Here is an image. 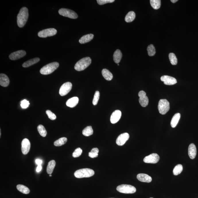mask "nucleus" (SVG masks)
Wrapping results in <instances>:
<instances>
[{
    "instance_id": "nucleus-3",
    "label": "nucleus",
    "mask_w": 198,
    "mask_h": 198,
    "mask_svg": "<svg viewBox=\"0 0 198 198\" xmlns=\"http://www.w3.org/2000/svg\"><path fill=\"white\" fill-rule=\"evenodd\" d=\"M59 66L57 62H53L46 65L41 69L40 72L42 75H47L50 74L57 69Z\"/></svg>"
},
{
    "instance_id": "nucleus-5",
    "label": "nucleus",
    "mask_w": 198,
    "mask_h": 198,
    "mask_svg": "<svg viewBox=\"0 0 198 198\" xmlns=\"http://www.w3.org/2000/svg\"><path fill=\"white\" fill-rule=\"evenodd\" d=\"M117 190L119 192L125 194H133L136 191V189L131 185L122 184L117 187Z\"/></svg>"
},
{
    "instance_id": "nucleus-24",
    "label": "nucleus",
    "mask_w": 198,
    "mask_h": 198,
    "mask_svg": "<svg viewBox=\"0 0 198 198\" xmlns=\"http://www.w3.org/2000/svg\"><path fill=\"white\" fill-rule=\"evenodd\" d=\"M180 114L179 113H177L174 115L172 119L171 122V125L172 127L175 128L176 127L178 122H179V119H180Z\"/></svg>"
},
{
    "instance_id": "nucleus-21",
    "label": "nucleus",
    "mask_w": 198,
    "mask_h": 198,
    "mask_svg": "<svg viewBox=\"0 0 198 198\" xmlns=\"http://www.w3.org/2000/svg\"><path fill=\"white\" fill-rule=\"evenodd\" d=\"M94 36L92 34H89L82 37L79 40V42L81 44H84L90 42L94 38Z\"/></svg>"
},
{
    "instance_id": "nucleus-34",
    "label": "nucleus",
    "mask_w": 198,
    "mask_h": 198,
    "mask_svg": "<svg viewBox=\"0 0 198 198\" xmlns=\"http://www.w3.org/2000/svg\"><path fill=\"white\" fill-rule=\"evenodd\" d=\"M169 58L170 62L172 65H176L177 64L178 60L176 55L173 53H170L169 55Z\"/></svg>"
},
{
    "instance_id": "nucleus-37",
    "label": "nucleus",
    "mask_w": 198,
    "mask_h": 198,
    "mask_svg": "<svg viewBox=\"0 0 198 198\" xmlns=\"http://www.w3.org/2000/svg\"><path fill=\"white\" fill-rule=\"evenodd\" d=\"M82 153V150L80 147L76 149L72 154V156L74 158H78L81 155Z\"/></svg>"
},
{
    "instance_id": "nucleus-7",
    "label": "nucleus",
    "mask_w": 198,
    "mask_h": 198,
    "mask_svg": "<svg viewBox=\"0 0 198 198\" xmlns=\"http://www.w3.org/2000/svg\"><path fill=\"white\" fill-rule=\"evenodd\" d=\"M59 13L60 15L63 16L68 17L72 19H76L78 18L77 13L70 9L61 8L59 9Z\"/></svg>"
},
{
    "instance_id": "nucleus-36",
    "label": "nucleus",
    "mask_w": 198,
    "mask_h": 198,
    "mask_svg": "<svg viewBox=\"0 0 198 198\" xmlns=\"http://www.w3.org/2000/svg\"><path fill=\"white\" fill-rule=\"evenodd\" d=\"M100 93L99 91H96L95 92L94 97L92 104L94 105H96L98 102L99 98H100Z\"/></svg>"
},
{
    "instance_id": "nucleus-27",
    "label": "nucleus",
    "mask_w": 198,
    "mask_h": 198,
    "mask_svg": "<svg viewBox=\"0 0 198 198\" xmlns=\"http://www.w3.org/2000/svg\"><path fill=\"white\" fill-rule=\"evenodd\" d=\"M135 18V14L134 11H130L127 13L125 17V20L127 22H130L134 21Z\"/></svg>"
},
{
    "instance_id": "nucleus-12",
    "label": "nucleus",
    "mask_w": 198,
    "mask_h": 198,
    "mask_svg": "<svg viewBox=\"0 0 198 198\" xmlns=\"http://www.w3.org/2000/svg\"><path fill=\"white\" fill-rule=\"evenodd\" d=\"M129 137H130V135L128 133H123L117 137L116 141V143L119 146H123L128 140Z\"/></svg>"
},
{
    "instance_id": "nucleus-32",
    "label": "nucleus",
    "mask_w": 198,
    "mask_h": 198,
    "mask_svg": "<svg viewBox=\"0 0 198 198\" xmlns=\"http://www.w3.org/2000/svg\"><path fill=\"white\" fill-rule=\"evenodd\" d=\"M183 166L181 164H179L175 166L173 171V173L174 175H178L180 174L183 171Z\"/></svg>"
},
{
    "instance_id": "nucleus-39",
    "label": "nucleus",
    "mask_w": 198,
    "mask_h": 198,
    "mask_svg": "<svg viewBox=\"0 0 198 198\" xmlns=\"http://www.w3.org/2000/svg\"><path fill=\"white\" fill-rule=\"evenodd\" d=\"M114 1V0H97V2L99 5H103L106 3H111Z\"/></svg>"
},
{
    "instance_id": "nucleus-13",
    "label": "nucleus",
    "mask_w": 198,
    "mask_h": 198,
    "mask_svg": "<svg viewBox=\"0 0 198 198\" xmlns=\"http://www.w3.org/2000/svg\"><path fill=\"white\" fill-rule=\"evenodd\" d=\"M31 147V143L30 141L27 138H25L22 143V154L24 155L28 154Z\"/></svg>"
},
{
    "instance_id": "nucleus-48",
    "label": "nucleus",
    "mask_w": 198,
    "mask_h": 198,
    "mask_svg": "<svg viewBox=\"0 0 198 198\" xmlns=\"http://www.w3.org/2000/svg\"><path fill=\"white\" fill-rule=\"evenodd\" d=\"M150 198H153V197H150Z\"/></svg>"
},
{
    "instance_id": "nucleus-28",
    "label": "nucleus",
    "mask_w": 198,
    "mask_h": 198,
    "mask_svg": "<svg viewBox=\"0 0 198 198\" xmlns=\"http://www.w3.org/2000/svg\"><path fill=\"white\" fill-rule=\"evenodd\" d=\"M17 189L20 192L25 194H28L30 193V190L28 187L23 185L19 184L17 186Z\"/></svg>"
},
{
    "instance_id": "nucleus-15",
    "label": "nucleus",
    "mask_w": 198,
    "mask_h": 198,
    "mask_svg": "<svg viewBox=\"0 0 198 198\" xmlns=\"http://www.w3.org/2000/svg\"><path fill=\"white\" fill-rule=\"evenodd\" d=\"M26 51L22 50L15 51L12 53L9 56V59L11 60H15L21 59L26 55Z\"/></svg>"
},
{
    "instance_id": "nucleus-11",
    "label": "nucleus",
    "mask_w": 198,
    "mask_h": 198,
    "mask_svg": "<svg viewBox=\"0 0 198 198\" xmlns=\"http://www.w3.org/2000/svg\"><path fill=\"white\" fill-rule=\"evenodd\" d=\"M138 96L139 97V102L141 106L145 107L149 103V99L146 95V93L144 91H141L138 93Z\"/></svg>"
},
{
    "instance_id": "nucleus-14",
    "label": "nucleus",
    "mask_w": 198,
    "mask_h": 198,
    "mask_svg": "<svg viewBox=\"0 0 198 198\" xmlns=\"http://www.w3.org/2000/svg\"><path fill=\"white\" fill-rule=\"evenodd\" d=\"M161 81L164 82L166 85H172L177 83V80L175 78L171 76L164 75L161 77Z\"/></svg>"
},
{
    "instance_id": "nucleus-29",
    "label": "nucleus",
    "mask_w": 198,
    "mask_h": 198,
    "mask_svg": "<svg viewBox=\"0 0 198 198\" xmlns=\"http://www.w3.org/2000/svg\"><path fill=\"white\" fill-rule=\"evenodd\" d=\"M82 134L86 137H88L92 135L93 134V130L92 129V127L88 126L86 127L83 130Z\"/></svg>"
},
{
    "instance_id": "nucleus-23",
    "label": "nucleus",
    "mask_w": 198,
    "mask_h": 198,
    "mask_svg": "<svg viewBox=\"0 0 198 198\" xmlns=\"http://www.w3.org/2000/svg\"><path fill=\"white\" fill-rule=\"evenodd\" d=\"M40 59L39 58H35L34 59H32L28 61L25 62L23 64H22V67L24 68H27L30 67L33 65L36 64L39 61Z\"/></svg>"
},
{
    "instance_id": "nucleus-2",
    "label": "nucleus",
    "mask_w": 198,
    "mask_h": 198,
    "mask_svg": "<svg viewBox=\"0 0 198 198\" xmlns=\"http://www.w3.org/2000/svg\"><path fill=\"white\" fill-rule=\"evenodd\" d=\"M92 63V59L89 57L83 58L76 63L74 68L76 71H80L84 70L88 68Z\"/></svg>"
},
{
    "instance_id": "nucleus-43",
    "label": "nucleus",
    "mask_w": 198,
    "mask_h": 198,
    "mask_svg": "<svg viewBox=\"0 0 198 198\" xmlns=\"http://www.w3.org/2000/svg\"><path fill=\"white\" fill-rule=\"evenodd\" d=\"M36 163L38 165H41L42 163V161L41 160L39 159H37L35 161Z\"/></svg>"
},
{
    "instance_id": "nucleus-10",
    "label": "nucleus",
    "mask_w": 198,
    "mask_h": 198,
    "mask_svg": "<svg viewBox=\"0 0 198 198\" xmlns=\"http://www.w3.org/2000/svg\"><path fill=\"white\" fill-rule=\"evenodd\" d=\"M160 160V157L158 154H152L145 157L143 162L146 163L155 164L158 163Z\"/></svg>"
},
{
    "instance_id": "nucleus-17",
    "label": "nucleus",
    "mask_w": 198,
    "mask_h": 198,
    "mask_svg": "<svg viewBox=\"0 0 198 198\" xmlns=\"http://www.w3.org/2000/svg\"><path fill=\"white\" fill-rule=\"evenodd\" d=\"M137 178L140 181L143 183H150L152 180L151 177L145 174H138L137 175Z\"/></svg>"
},
{
    "instance_id": "nucleus-4",
    "label": "nucleus",
    "mask_w": 198,
    "mask_h": 198,
    "mask_svg": "<svg viewBox=\"0 0 198 198\" xmlns=\"http://www.w3.org/2000/svg\"><path fill=\"white\" fill-rule=\"evenodd\" d=\"M95 172L94 170L90 168H83L78 170L75 172V177L78 178H89L93 176Z\"/></svg>"
},
{
    "instance_id": "nucleus-46",
    "label": "nucleus",
    "mask_w": 198,
    "mask_h": 198,
    "mask_svg": "<svg viewBox=\"0 0 198 198\" xmlns=\"http://www.w3.org/2000/svg\"><path fill=\"white\" fill-rule=\"evenodd\" d=\"M49 176L50 177H51V176H52V175H51V174H50Z\"/></svg>"
},
{
    "instance_id": "nucleus-20",
    "label": "nucleus",
    "mask_w": 198,
    "mask_h": 198,
    "mask_svg": "<svg viewBox=\"0 0 198 198\" xmlns=\"http://www.w3.org/2000/svg\"><path fill=\"white\" fill-rule=\"evenodd\" d=\"M79 99L77 97H73L69 99L66 102V105L70 108L76 106L78 103Z\"/></svg>"
},
{
    "instance_id": "nucleus-25",
    "label": "nucleus",
    "mask_w": 198,
    "mask_h": 198,
    "mask_svg": "<svg viewBox=\"0 0 198 198\" xmlns=\"http://www.w3.org/2000/svg\"><path fill=\"white\" fill-rule=\"evenodd\" d=\"M102 73L104 78L108 81H110L113 79V76L111 72L106 69H104L102 70Z\"/></svg>"
},
{
    "instance_id": "nucleus-6",
    "label": "nucleus",
    "mask_w": 198,
    "mask_h": 198,
    "mask_svg": "<svg viewBox=\"0 0 198 198\" xmlns=\"http://www.w3.org/2000/svg\"><path fill=\"white\" fill-rule=\"evenodd\" d=\"M158 108L161 114H166L169 110L170 103L166 99H161L158 102Z\"/></svg>"
},
{
    "instance_id": "nucleus-26",
    "label": "nucleus",
    "mask_w": 198,
    "mask_h": 198,
    "mask_svg": "<svg viewBox=\"0 0 198 198\" xmlns=\"http://www.w3.org/2000/svg\"><path fill=\"white\" fill-rule=\"evenodd\" d=\"M56 163L55 160H52L48 162L47 167V174H51L52 173L54 168H55Z\"/></svg>"
},
{
    "instance_id": "nucleus-8",
    "label": "nucleus",
    "mask_w": 198,
    "mask_h": 198,
    "mask_svg": "<svg viewBox=\"0 0 198 198\" xmlns=\"http://www.w3.org/2000/svg\"><path fill=\"white\" fill-rule=\"evenodd\" d=\"M57 31L56 29L50 28L45 29L39 32L38 36L40 38H45L56 35Z\"/></svg>"
},
{
    "instance_id": "nucleus-22",
    "label": "nucleus",
    "mask_w": 198,
    "mask_h": 198,
    "mask_svg": "<svg viewBox=\"0 0 198 198\" xmlns=\"http://www.w3.org/2000/svg\"><path fill=\"white\" fill-rule=\"evenodd\" d=\"M122 57V54L120 50L117 49L115 51L113 55V60L117 64L120 63Z\"/></svg>"
},
{
    "instance_id": "nucleus-31",
    "label": "nucleus",
    "mask_w": 198,
    "mask_h": 198,
    "mask_svg": "<svg viewBox=\"0 0 198 198\" xmlns=\"http://www.w3.org/2000/svg\"><path fill=\"white\" fill-rule=\"evenodd\" d=\"M67 141V139L66 137H62L59 139L55 141L54 142V145L56 146H62L66 143Z\"/></svg>"
},
{
    "instance_id": "nucleus-9",
    "label": "nucleus",
    "mask_w": 198,
    "mask_h": 198,
    "mask_svg": "<svg viewBox=\"0 0 198 198\" xmlns=\"http://www.w3.org/2000/svg\"><path fill=\"white\" fill-rule=\"evenodd\" d=\"M72 87V84L70 82H67L63 84L59 89V94L61 96H66L70 92Z\"/></svg>"
},
{
    "instance_id": "nucleus-18",
    "label": "nucleus",
    "mask_w": 198,
    "mask_h": 198,
    "mask_svg": "<svg viewBox=\"0 0 198 198\" xmlns=\"http://www.w3.org/2000/svg\"><path fill=\"white\" fill-rule=\"evenodd\" d=\"M197 154V149L196 146L194 143H191L189 146L188 154L189 158L191 159L195 158Z\"/></svg>"
},
{
    "instance_id": "nucleus-30",
    "label": "nucleus",
    "mask_w": 198,
    "mask_h": 198,
    "mask_svg": "<svg viewBox=\"0 0 198 198\" xmlns=\"http://www.w3.org/2000/svg\"><path fill=\"white\" fill-rule=\"evenodd\" d=\"M151 6L155 10H158L160 7L161 1L160 0H150Z\"/></svg>"
},
{
    "instance_id": "nucleus-40",
    "label": "nucleus",
    "mask_w": 198,
    "mask_h": 198,
    "mask_svg": "<svg viewBox=\"0 0 198 198\" xmlns=\"http://www.w3.org/2000/svg\"><path fill=\"white\" fill-rule=\"evenodd\" d=\"M29 105H30V102L26 100H22L21 102V106L23 109H26L28 107Z\"/></svg>"
},
{
    "instance_id": "nucleus-41",
    "label": "nucleus",
    "mask_w": 198,
    "mask_h": 198,
    "mask_svg": "<svg viewBox=\"0 0 198 198\" xmlns=\"http://www.w3.org/2000/svg\"><path fill=\"white\" fill-rule=\"evenodd\" d=\"M98 154H94V153H92L91 152H90L89 154H88L89 156L92 158H97L98 156Z\"/></svg>"
},
{
    "instance_id": "nucleus-33",
    "label": "nucleus",
    "mask_w": 198,
    "mask_h": 198,
    "mask_svg": "<svg viewBox=\"0 0 198 198\" xmlns=\"http://www.w3.org/2000/svg\"><path fill=\"white\" fill-rule=\"evenodd\" d=\"M37 129L38 131L41 136L43 137L46 136L47 133L44 126L42 125H38Z\"/></svg>"
},
{
    "instance_id": "nucleus-38",
    "label": "nucleus",
    "mask_w": 198,
    "mask_h": 198,
    "mask_svg": "<svg viewBox=\"0 0 198 198\" xmlns=\"http://www.w3.org/2000/svg\"><path fill=\"white\" fill-rule=\"evenodd\" d=\"M46 114L48 116V117L51 120H55L56 119V116L55 113H53L50 110H47L46 111Z\"/></svg>"
},
{
    "instance_id": "nucleus-19",
    "label": "nucleus",
    "mask_w": 198,
    "mask_h": 198,
    "mask_svg": "<svg viewBox=\"0 0 198 198\" xmlns=\"http://www.w3.org/2000/svg\"><path fill=\"white\" fill-rule=\"evenodd\" d=\"M10 80L8 77L5 74H0V85L3 87H6L9 85Z\"/></svg>"
},
{
    "instance_id": "nucleus-45",
    "label": "nucleus",
    "mask_w": 198,
    "mask_h": 198,
    "mask_svg": "<svg viewBox=\"0 0 198 198\" xmlns=\"http://www.w3.org/2000/svg\"><path fill=\"white\" fill-rule=\"evenodd\" d=\"M178 0H171V1L173 3H175L176 2H177Z\"/></svg>"
},
{
    "instance_id": "nucleus-47",
    "label": "nucleus",
    "mask_w": 198,
    "mask_h": 198,
    "mask_svg": "<svg viewBox=\"0 0 198 198\" xmlns=\"http://www.w3.org/2000/svg\"><path fill=\"white\" fill-rule=\"evenodd\" d=\"M117 65H118V66H119V64H117Z\"/></svg>"
},
{
    "instance_id": "nucleus-16",
    "label": "nucleus",
    "mask_w": 198,
    "mask_h": 198,
    "mask_svg": "<svg viewBox=\"0 0 198 198\" xmlns=\"http://www.w3.org/2000/svg\"><path fill=\"white\" fill-rule=\"evenodd\" d=\"M121 116V112L119 110H116L112 113L110 118V121L112 124L117 123L119 121Z\"/></svg>"
},
{
    "instance_id": "nucleus-1",
    "label": "nucleus",
    "mask_w": 198,
    "mask_h": 198,
    "mask_svg": "<svg viewBox=\"0 0 198 198\" xmlns=\"http://www.w3.org/2000/svg\"><path fill=\"white\" fill-rule=\"evenodd\" d=\"M28 15V9L25 7H22L17 16V23L20 28L23 27L26 24Z\"/></svg>"
},
{
    "instance_id": "nucleus-35",
    "label": "nucleus",
    "mask_w": 198,
    "mask_h": 198,
    "mask_svg": "<svg viewBox=\"0 0 198 198\" xmlns=\"http://www.w3.org/2000/svg\"><path fill=\"white\" fill-rule=\"evenodd\" d=\"M147 51L149 56H153L155 55V48L154 46L152 44H150L148 46Z\"/></svg>"
},
{
    "instance_id": "nucleus-42",
    "label": "nucleus",
    "mask_w": 198,
    "mask_h": 198,
    "mask_svg": "<svg viewBox=\"0 0 198 198\" xmlns=\"http://www.w3.org/2000/svg\"><path fill=\"white\" fill-rule=\"evenodd\" d=\"M99 151V150L97 148H94L92 149L90 152L94 153V154H98Z\"/></svg>"
},
{
    "instance_id": "nucleus-44",
    "label": "nucleus",
    "mask_w": 198,
    "mask_h": 198,
    "mask_svg": "<svg viewBox=\"0 0 198 198\" xmlns=\"http://www.w3.org/2000/svg\"><path fill=\"white\" fill-rule=\"evenodd\" d=\"M42 169V167L41 165H38L37 167L36 171L37 172H39Z\"/></svg>"
}]
</instances>
